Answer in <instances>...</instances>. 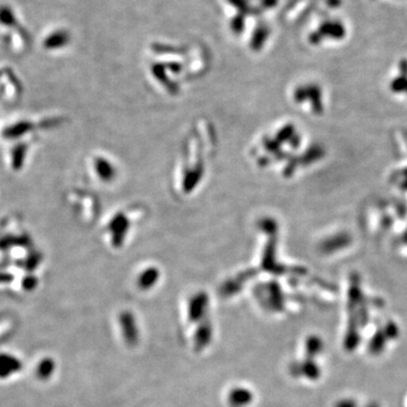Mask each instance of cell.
<instances>
[{
	"mask_svg": "<svg viewBox=\"0 0 407 407\" xmlns=\"http://www.w3.org/2000/svg\"><path fill=\"white\" fill-rule=\"evenodd\" d=\"M21 369V362L10 355H0V376L7 377Z\"/></svg>",
	"mask_w": 407,
	"mask_h": 407,
	"instance_id": "obj_1",
	"label": "cell"
},
{
	"mask_svg": "<svg viewBox=\"0 0 407 407\" xmlns=\"http://www.w3.org/2000/svg\"><path fill=\"white\" fill-rule=\"evenodd\" d=\"M54 370V362L51 358H44L37 365V377L41 379H48Z\"/></svg>",
	"mask_w": 407,
	"mask_h": 407,
	"instance_id": "obj_2",
	"label": "cell"
}]
</instances>
